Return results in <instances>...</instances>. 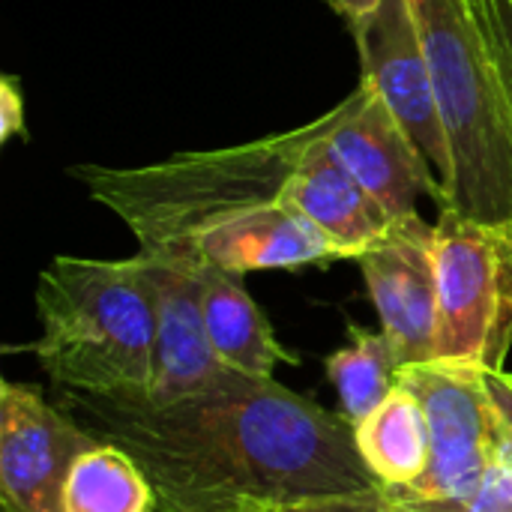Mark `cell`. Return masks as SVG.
Segmentation results:
<instances>
[{
    "mask_svg": "<svg viewBox=\"0 0 512 512\" xmlns=\"http://www.w3.org/2000/svg\"><path fill=\"white\" fill-rule=\"evenodd\" d=\"M57 408L138 462L153 512H270L381 489L357 453L354 426L276 378L234 372L174 402L57 387Z\"/></svg>",
    "mask_w": 512,
    "mask_h": 512,
    "instance_id": "cell-1",
    "label": "cell"
},
{
    "mask_svg": "<svg viewBox=\"0 0 512 512\" xmlns=\"http://www.w3.org/2000/svg\"><path fill=\"white\" fill-rule=\"evenodd\" d=\"M321 132L318 117L300 129L258 141L183 150L141 168L72 165L69 174L108 207L153 252L180 243L195 228L264 204L291 207L300 168Z\"/></svg>",
    "mask_w": 512,
    "mask_h": 512,
    "instance_id": "cell-2",
    "label": "cell"
},
{
    "mask_svg": "<svg viewBox=\"0 0 512 512\" xmlns=\"http://www.w3.org/2000/svg\"><path fill=\"white\" fill-rule=\"evenodd\" d=\"M36 354L54 387L126 396L147 393L156 348V288L150 261L57 255L39 273Z\"/></svg>",
    "mask_w": 512,
    "mask_h": 512,
    "instance_id": "cell-3",
    "label": "cell"
},
{
    "mask_svg": "<svg viewBox=\"0 0 512 512\" xmlns=\"http://www.w3.org/2000/svg\"><path fill=\"white\" fill-rule=\"evenodd\" d=\"M435 96L453 147L441 210L512 222V108L489 36L471 0H411Z\"/></svg>",
    "mask_w": 512,
    "mask_h": 512,
    "instance_id": "cell-4",
    "label": "cell"
},
{
    "mask_svg": "<svg viewBox=\"0 0 512 512\" xmlns=\"http://www.w3.org/2000/svg\"><path fill=\"white\" fill-rule=\"evenodd\" d=\"M441 363L504 372L512 348V228L441 210L438 222Z\"/></svg>",
    "mask_w": 512,
    "mask_h": 512,
    "instance_id": "cell-5",
    "label": "cell"
},
{
    "mask_svg": "<svg viewBox=\"0 0 512 512\" xmlns=\"http://www.w3.org/2000/svg\"><path fill=\"white\" fill-rule=\"evenodd\" d=\"M483 366L465 363H417L399 369V387L423 405L432 462L414 483L393 489L411 498L462 495L477 489L495 468V411ZM390 489V486H384Z\"/></svg>",
    "mask_w": 512,
    "mask_h": 512,
    "instance_id": "cell-6",
    "label": "cell"
},
{
    "mask_svg": "<svg viewBox=\"0 0 512 512\" xmlns=\"http://www.w3.org/2000/svg\"><path fill=\"white\" fill-rule=\"evenodd\" d=\"M327 141L393 222L420 213L417 201L426 195L444 207V186L432 162L372 81L360 78L354 93L327 111Z\"/></svg>",
    "mask_w": 512,
    "mask_h": 512,
    "instance_id": "cell-7",
    "label": "cell"
},
{
    "mask_svg": "<svg viewBox=\"0 0 512 512\" xmlns=\"http://www.w3.org/2000/svg\"><path fill=\"white\" fill-rule=\"evenodd\" d=\"M99 441L45 402L33 384H0V507L3 512H63L75 459Z\"/></svg>",
    "mask_w": 512,
    "mask_h": 512,
    "instance_id": "cell-8",
    "label": "cell"
},
{
    "mask_svg": "<svg viewBox=\"0 0 512 512\" xmlns=\"http://www.w3.org/2000/svg\"><path fill=\"white\" fill-rule=\"evenodd\" d=\"M399 366L432 363L438 330V231L420 213L396 219L357 255Z\"/></svg>",
    "mask_w": 512,
    "mask_h": 512,
    "instance_id": "cell-9",
    "label": "cell"
},
{
    "mask_svg": "<svg viewBox=\"0 0 512 512\" xmlns=\"http://www.w3.org/2000/svg\"><path fill=\"white\" fill-rule=\"evenodd\" d=\"M360 54V78L372 81L396 120L411 132L426 159L432 162L447 201L453 183V147L444 114L435 96L429 60L423 51L420 27L411 0H381L369 30L354 39Z\"/></svg>",
    "mask_w": 512,
    "mask_h": 512,
    "instance_id": "cell-10",
    "label": "cell"
},
{
    "mask_svg": "<svg viewBox=\"0 0 512 512\" xmlns=\"http://www.w3.org/2000/svg\"><path fill=\"white\" fill-rule=\"evenodd\" d=\"M147 252V249H144ZM207 267L246 276L255 270H303L348 261V255L306 216L285 204H264L219 216L165 249Z\"/></svg>",
    "mask_w": 512,
    "mask_h": 512,
    "instance_id": "cell-11",
    "label": "cell"
},
{
    "mask_svg": "<svg viewBox=\"0 0 512 512\" xmlns=\"http://www.w3.org/2000/svg\"><path fill=\"white\" fill-rule=\"evenodd\" d=\"M144 255L150 261V276L156 288L153 378L144 396L150 402H174L225 381L237 369L225 366L207 339L201 288L192 261L168 252Z\"/></svg>",
    "mask_w": 512,
    "mask_h": 512,
    "instance_id": "cell-12",
    "label": "cell"
},
{
    "mask_svg": "<svg viewBox=\"0 0 512 512\" xmlns=\"http://www.w3.org/2000/svg\"><path fill=\"white\" fill-rule=\"evenodd\" d=\"M192 267L201 288L204 330L225 366L255 378H273L279 363H297V357L279 345L267 315L243 288V276L207 267L201 261H192Z\"/></svg>",
    "mask_w": 512,
    "mask_h": 512,
    "instance_id": "cell-13",
    "label": "cell"
},
{
    "mask_svg": "<svg viewBox=\"0 0 512 512\" xmlns=\"http://www.w3.org/2000/svg\"><path fill=\"white\" fill-rule=\"evenodd\" d=\"M357 453L381 486H414L432 462V438L423 405L414 393L396 390L360 426H354Z\"/></svg>",
    "mask_w": 512,
    "mask_h": 512,
    "instance_id": "cell-14",
    "label": "cell"
},
{
    "mask_svg": "<svg viewBox=\"0 0 512 512\" xmlns=\"http://www.w3.org/2000/svg\"><path fill=\"white\" fill-rule=\"evenodd\" d=\"M156 495L138 462L114 444L84 450L63 489V512H153Z\"/></svg>",
    "mask_w": 512,
    "mask_h": 512,
    "instance_id": "cell-15",
    "label": "cell"
},
{
    "mask_svg": "<svg viewBox=\"0 0 512 512\" xmlns=\"http://www.w3.org/2000/svg\"><path fill=\"white\" fill-rule=\"evenodd\" d=\"M348 345L333 351L324 363L330 384L339 390L342 417L351 426H360L384 399L396 390L399 381V357L390 339L363 327H348Z\"/></svg>",
    "mask_w": 512,
    "mask_h": 512,
    "instance_id": "cell-16",
    "label": "cell"
},
{
    "mask_svg": "<svg viewBox=\"0 0 512 512\" xmlns=\"http://www.w3.org/2000/svg\"><path fill=\"white\" fill-rule=\"evenodd\" d=\"M384 495L393 512H512V477L501 468H492L477 489L462 495L411 498L393 489H384Z\"/></svg>",
    "mask_w": 512,
    "mask_h": 512,
    "instance_id": "cell-17",
    "label": "cell"
},
{
    "mask_svg": "<svg viewBox=\"0 0 512 512\" xmlns=\"http://www.w3.org/2000/svg\"><path fill=\"white\" fill-rule=\"evenodd\" d=\"M471 3L477 9L483 33L492 42L495 60L501 69V81H504L512 108V0H471Z\"/></svg>",
    "mask_w": 512,
    "mask_h": 512,
    "instance_id": "cell-18",
    "label": "cell"
},
{
    "mask_svg": "<svg viewBox=\"0 0 512 512\" xmlns=\"http://www.w3.org/2000/svg\"><path fill=\"white\" fill-rule=\"evenodd\" d=\"M495 411V468L512 477V372H486Z\"/></svg>",
    "mask_w": 512,
    "mask_h": 512,
    "instance_id": "cell-19",
    "label": "cell"
},
{
    "mask_svg": "<svg viewBox=\"0 0 512 512\" xmlns=\"http://www.w3.org/2000/svg\"><path fill=\"white\" fill-rule=\"evenodd\" d=\"M270 512H393V507L384 489H372V492H345V495H315V498L282 504Z\"/></svg>",
    "mask_w": 512,
    "mask_h": 512,
    "instance_id": "cell-20",
    "label": "cell"
},
{
    "mask_svg": "<svg viewBox=\"0 0 512 512\" xmlns=\"http://www.w3.org/2000/svg\"><path fill=\"white\" fill-rule=\"evenodd\" d=\"M12 138L27 141V120H24V93L18 75L0 78V141L9 144Z\"/></svg>",
    "mask_w": 512,
    "mask_h": 512,
    "instance_id": "cell-21",
    "label": "cell"
},
{
    "mask_svg": "<svg viewBox=\"0 0 512 512\" xmlns=\"http://www.w3.org/2000/svg\"><path fill=\"white\" fill-rule=\"evenodd\" d=\"M327 6L345 21L351 36L360 39L369 30V24L375 21V15L381 9V0H327Z\"/></svg>",
    "mask_w": 512,
    "mask_h": 512,
    "instance_id": "cell-22",
    "label": "cell"
},
{
    "mask_svg": "<svg viewBox=\"0 0 512 512\" xmlns=\"http://www.w3.org/2000/svg\"><path fill=\"white\" fill-rule=\"evenodd\" d=\"M510 228H512V222H510Z\"/></svg>",
    "mask_w": 512,
    "mask_h": 512,
    "instance_id": "cell-23",
    "label": "cell"
}]
</instances>
